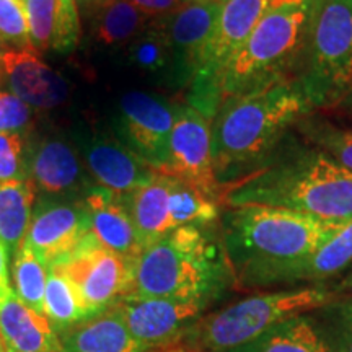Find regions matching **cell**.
<instances>
[{"label":"cell","mask_w":352,"mask_h":352,"mask_svg":"<svg viewBox=\"0 0 352 352\" xmlns=\"http://www.w3.org/2000/svg\"><path fill=\"white\" fill-rule=\"evenodd\" d=\"M33 120V107L13 95L12 91L0 88V132L21 134L28 129Z\"/></svg>","instance_id":"33"},{"label":"cell","mask_w":352,"mask_h":352,"mask_svg":"<svg viewBox=\"0 0 352 352\" xmlns=\"http://www.w3.org/2000/svg\"><path fill=\"white\" fill-rule=\"evenodd\" d=\"M210 122L199 109L176 104L168 160L158 173L182 179L222 201L223 189L214 173Z\"/></svg>","instance_id":"10"},{"label":"cell","mask_w":352,"mask_h":352,"mask_svg":"<svg viewBox=\"0 0 352 352\" xmlns=\"http://www.w3.org/2000/svg\"><path fill=\"white\" fill-rule=\"evenodd\" d=\"M60 334V352H145L116 305L88 316Z\"/></svg>","instance_id":"20"},{"label":"cell","mask_w":352,"mask_h":352,"mask_svg":"<svg viewBox=\"0 0 352 352\" xmlns=\"http://www.w3.org/2000/svg\"><path fill=\"white\" fill-rule=\"evenodd\" d=\"M171 189L173 178L157 173L147 186L122 196L142 250L175 230L171 222Z\"/></svg>","instance_id":"23"},{"label":"cell","mask_w":352,"mask_h":352,"mask_svg":"<svg viewBox=\"0 0 352 352\" xmlns=\"http://www.w3.org/2000/svg\"><path fill=\"white\" fill-rule=\"evenodd\" d=\"M226 352H334L328 331L315 318L298 315Z\"/></svg>","instance_id":"24"},{"label":"cell","mask_w":352,"mask_h":352,"mask_svg":"<svg viewBox=\"0 0 352 352\" xmlns=\"http://www.w3.org/2000/svg\"><path fill=\"white\" fill-rule=\"evenodd\" d=\"M52 267L63 272L74 285L85 318H88L126 296L134 263L104 248L90 233L76 253Z\"/></svg>","instance_id":"9"},{"label":"cell","mask_w":352,"mask_h":352,"mask_svg":"<svg viewBox=\"0 0 352 352\" xmlns=\"http://www.w3.org/2000/svg\"><path fill=\"white\" fill-rule=\"evenodd\" d=\"M47 272L50 267L44 266L26 245H21L13 254V292L25 305L39 314H43Z\"/></svg>","instance_id":"28"},{"label":"cell","mask_w":352,"mask_h":352,"mask_svg":"<svg viewBox=\"0 0 352 352\" xmlns=\"http://www.w3.org/2000/svg\"><path fill=\"white\" fill-rule=\"evenodd\" d=\"M34 184L32 179L0 183V241L15 254L23 245L33 219Z\"/></svg>","instance_id":"25"},{"label":"cell","mask_w":352,"mask_h":352,"mask_svg":"<svg viewBox=\"0 0 352 352\" xmlns=\"http://www.w3.org/2000/svg\"><path fill=\"white\" fill-rule=\"evenodd\" d=\"M328 338L334 352H352V300L336 307Z\"/></svg>","instance_id":"34"},{"label":"cell","mask_w":352,"mask_h":352,"mask_svg":"<svg viewBox=\"0 0 352 352\" xmlns=\"http://www.w3.org/2000/svg\"><path fill=\"white\" fill-rule=\"evenodd\" d=\"M90 219L82 202H46L33 214L23 245L44 266H57L76 253L88 235Z\"/></svg>","instance_id":"14"},{"label":"cell","mask_w":352,"mask_h":352,"mask_svg":"<svg viewBox=\"0 0 352 352\" xmlns=\"http://www.w3.org/2000/svg\"><path fill=\"white\" fill-rule=\"evenodd\" d=\"M0 340L6 352H60V334L47 316L25 305L15 292L0 303Z\"/></svg>","instance_id":"19"},{"label":"cell","mask_w":352,"mask_h":352,"mask_svg":"<svg viewBox=\"0 0 352 352\" xmlns=\"http://www.w3.org/2000/svg\"><path fill=\"white\" fill-rule=\"evenodd\" d=\"M0 46H3V44H2V43H0ZM0 50H2V47H0Z\"/></svg>","instance_id":"40"},{"label":"cell","mask_w":352,"mask_h":352,"mask_svg":"<svg viewBox=\"0 0 352 352\" xmlns=\"http://www.w3.org/2000/svg\"><path fill=\"white\" fill-rule=\"evenodd\" d=\"M30 39L36 52L72 51L80 41L77 0H25Z\"/></svg>","instance_id":"21"},{"label":"cell","mask_w":352,"mask_h":352,"mask_svg":"<svg viewBox=\"0 0 352 352\" xmlns=\"http://www.w3.org/2000/svg\"><path fill=\"white\" fill-rule=\"evenodd\" d=\"M83 204L90 219V230L98 243L127 261L135 263L142 253V245L122 196L96 186L88 192Z\"/></svg>","instance_id":"18"},{"label":"cell","mask_w":352,"mask_h":352,"mask_svg":"<svg viewBox=\"0 0 352 352\" xmlns=\"http://www.w3.org/2000/svg\"><path fill=\"white\" fill-rule=\"evenodd\" d=\"M98 2H101V0H98Z\"/></svg>","instance_id":"41"},{"label":"cell","mask_w":352,"mask_h":352,"mask_svg":"<svg viewBox=\"0 0 352 352\" xmlns=\"http://www.w3.org/2000/svg\"><path fill=\"white\" fill-rule=\"evenodd\" d=\"M28 178L23 135L0 132V183Z\"/></svg>","instance_id":"32"},{"label":"cell","mask_w":352,"mask_h":352,"mask_svg":"<svg viewBox=\"0 0 352 352\" xmlns=\"http://www.w3.org/2000/svg\"><path fill=\"white\" fill-rule=\"evenodd\" d=\"M222 201L230 208L287 209L346 226L352 220V171L320 148L279 147L261 168L223 188Z\"/></svg>","instance_id":"1"},{"label":"cell","mask_w":352,"mask_h":352,"mask_svg":"<svg viewBox=\"0 0 352 352\" xmlns=\"http://www.w3.org/2000/svg\"><path fill=\"white\" fill-rule=\"evenodd\" d=\"M140 12L151 19H162L184 6V0H129Z\"/></svg>","instance_id":"35"},{"label":"cell","mask_w":352,"mask_h":352,"mask_svg":"<svg viewBox=\"0 0 352 352\" xmlns=\"http://www.w3.org/2000/svg\"><path fill=\"white\" fill-rule=\"evenodd\" d=\"M83 157L96 183L120 196L147 186L158 173L120 139L107 135L91 139L83 148Z\"/></svg>","instance_id":"17"},{"label":"cell","mask_w":352,"mask_h":352,"mask_svg":"<svg viewBox=\"0 0 352 352\" xmlns=\"http://www.w3.org/2000/svg\"><path fill=\"white\" fill-rule=\"evenodd\" d=\"M8 250L0 241V303H3L13 294L10 285V276H8Z\"/></svg>","instance_id":"36"},{"label":"cell","mask_w":352,"mask_h":352,"mask_svg":"<svg viewBox=\"0 0 352 352\" xmlns=\"http://www.w3.org/2000/svg\"><path fill=\"white\" fill-rule=\"evenodd\" d=\"M0 85L33 108L51 109L69 96L67 82L33 47L0 50Z\"/></svg>","instance_id":"15"},{"label":"cell","mask_w":352,"mask_h":352,"mask_svg":"<svg viewBox=\"0 0 352 352\" xmlns=\"http://www.w3.org/2000/svg\"><path fill=\"white\" fill-rule=\"evenodd\" d=\"M298 126L321 152L331 157L346 170L352 171V131L336 129L328 122L305 118L298 122Z\"/></svg>","instance_id":"30"},{"label":"cell","mask_w":352,"mask_h":352,"mask_svg":"<svg viewBox=\"0 0 352 352\" xmlns=\"http://www.w3.org/2000/svg\"><path fill=\"white\" fill-rule=\"evenodd\" d=\"M310 109L294 78L223 98L210 122L214 173L222 189L261 168Z\"/></svg>","instance_id":"2"},{"label":"cell","mask_w":352,"mask_h":352,"mask_svg":"<svg viewBox=\"0 0 352 352\" xmlns=\"http://www.w3.org/2000/svg\"><path fill=\"white\" fill-rule=\"evenodd\" d=\"M272 0H219L215 28L204 60L188 91V104L212 121L220 104V78L228 60L250 36Z\"/></svg>","instance_id":"8"},{"label":"cell","mask_w":352,"mask_h":352,"mask_svg":"<svg viewBox=\"0 0 352 352\" xmlns=\"http://www.w3.org/2000/svg\"><path fill=\"white\" fill-rule=\"evenodd\" d=\"M208 227L175 228L145 246L134 263L126 296L209 303L228 283H235L222 240Z\"/></svg>","instance_id":"3"},{"label":"cell","mask_w":352,"mask_h":352,"mask_svg":"<svg viewBox=\"0 0 352 352\" xmlns=\"http://www.w3.org/2000/svg\"><path fill=\"white\" fill-rule=\"evenodd\" d=\"M294 80L310 108H334L352 94V0H310Z\"/></svg>","instance_id":"6"},{"label":"cell","mask_w":352,"mask_h":352,"mask_svg":"<svg viewBox=\"0 0 352 352\" xmlns=\"http://www.w3.org/2000/svg\"><path fill=\"white\" fill-rule=\"evenodd\" d=\"M0 43L3 46L33 47L25 0H0Z\"/></svg>","instance_id":"31"},{"label":"cell","mask_w":352,"mask_h":352,"mask_svg":"<svg viewBox=\"0 0 352 352\" xmlns=\"http://www.w3.org/2000/svg\"><path fill=\"white\" fill-rule=\"evenodd\" d=\"M341 227L287 209L230 208L222 217V243L235 284L315 253Z\"/></svg>","instance_id":"4"},{"label":"cell","mask_w":352,"mask_h":352,"mask_svg":"<svg viewBox=\"0 0 352 352\" xmlns=\"http://www.w3.org/2000/svg\"><path fill=\"white\" fill-rule=\"evenodd\" d=\"M28 176L34 188L51 196L72 195L83 183L80 158L63 139H44L34 145L28 160Z\"/></svg>","instance_id":"22"},{"label":"cell","mask_w":352,"mask_h":352,"mask_svg":"<svg viewBox=\"0 0 352 352\" xmlns=\"http://www.w3.org/2000/svg\"><path fill=\"white\" fill-rule=\"evenodd\" d=\"M175 107L160 96L127 91L120 101L118 134L129 151L160 171L168 160Z\"/></svg>","instance_id":"11"},{"label":"cell","mask_w":352,"mask_h":352,"mask_svg":"<svg viewBox=\"0 0 352 352\" xmlns=\"http://www.w3.org/2000/svg\"><path fill=\"white\" fill-rule=\"evenodd\" d=\"M219 15V2L184 3L170 15L157 19L164 26L171 50V83L186 88L204 60Z\"/></svg>","instance_id":"12"},{"label":"cell","mask_w":352,"mask_h":352,"mask_svg":"<svg viewBox=\"0 0 352 352\" xmlns=\"http://www.w3.org/2000/svg\"><path fill=\"white\" fill-rule=\"evenodd\" d=\"M129 60L144 74H165L171 70V50L164 26L157 19L129 43Z\"/></svg>","instance_id":"29"},{"label":"cell","mask_w":352,"mask_h":352,"mask_svg":"<svg viewBox=\"0 0 352 352\" xmlns=\"http://www.w3.org/2000/svg\"><path fill=\"white\" fill-rule=\"evenodd\" d=\"M334 298L336 296L323 287L258 294L201 316L182 338L195 352H226L254 340L285 320L328 307Z\"/></svg>","instance_id":"7"},{"label":"cell","mask_w":352,"mask_h":352,"mask_svg":"<svg viewBox=\"0 0 352 352\" xmlns=\"http://www.w3.org/2000/svg\"><path fill=\"white\" fill-rule=\"evenodd\" d=\"M310 0H272L220 78V103L289 80L300 57Z\"/></svg>","instance_id":"5"},{"label":"cell","mask_w":352,"mask_h":352,"mask_svg":"<svg viewBox=\"0 0 352 352\" xmlns=\"http://www.w3.org/2000/svg\"><path fill=\"white\" fill-rule=\"evenodd\" d=\"M341 289H347V290H352V274L347 277V279L344 280V283H342V285H341Z\"/></svg>","instance_id":"37"},{"label":"cell","mask_w":352,"mask_h":352,"mask_svg":"<svg viewBox=\"0 0 352 352\" xmlns=\"http://www.w3.org/2000/svg\"><path fill=\"white\" fill-rule=\"evenodd\" d=\"M43 314L59 333L85 320L76 289L67 277L56 267H50V272H47Z\"/></svg>","instance_id":"27"},{"label":"cell","mask_w":352,"mask_h":352,"mask_svg":"<svg viewBox=\"0 0 352 352\" xmlns=\"http://www.w3.org/2000/svg\"><path fill=\"white\" fill-rule=\"evenodd\" d=\"M0 352H6V349H3V344H2V340H0Z\"/></svg>","instance_id":"39"},{"label":"cell","mask_w":352,"mask_h":352,"mask_svg":"<svg viewBox=\"0 0 352 352\" xmlns=\"http://www.w3.org/2000/svg\"><path fill=\"white\" fill-rule=\"evenodd\" d=\"M352 263V220L334 233L327 243L305 258L264 270L250 277L241 289L272 287V285L320 283L338 276Z\"/></svg>","instance_id":"16"},{"label":"cell","mask_w":352,"mask_h":352,"mask_svg":"<svg viewBox=\"0 0 352 352\" xmlns=\"http://www.w3.org/2000/svg\"><path fill=\"white\" fill-rule=\"evenodd\" d=\"M114 305L121 310L132 336L151 349L182 338L201 318L208 302L126 296Z\"/></svg>","instance_id":"13"},{"label":"cell","mask_w":352,"mask_h":352,"mask_svg":"<svg viewBox=\"0 0 352 352\" xmlns=\"http://www.w3.org/2000/svg\"><path fill=\"white\" fill-rule=\"evenodd\" d=\"M152 21L129 0H101L94 23L95 38L104 46H122L134 41Z\"/></svg>","instance_id":"26"},{"label":"cell","mask_w":352,"mask_h":352,"mask_svg":"<svg viewBox=\"0 0 352 352\" xmlns=\"http://www.w3.org/2000/svg\"><path fill=\"white\" fill-rule=\"evenodd\" d=\"M209 2H219V0H184V3H209Z\"/></svg>","instance_id":"38"}]
</instances>
